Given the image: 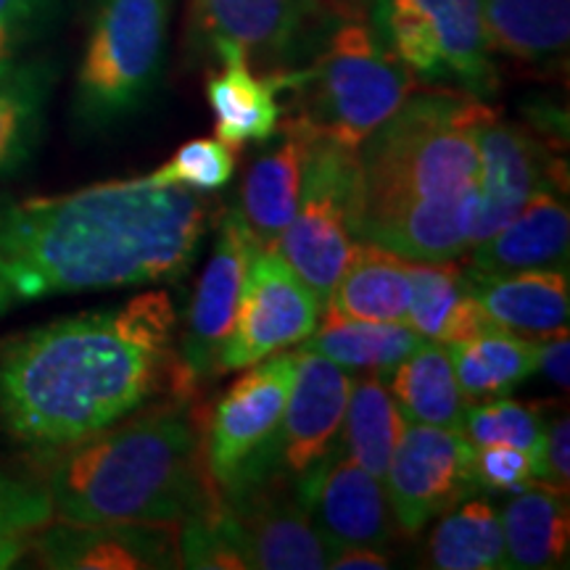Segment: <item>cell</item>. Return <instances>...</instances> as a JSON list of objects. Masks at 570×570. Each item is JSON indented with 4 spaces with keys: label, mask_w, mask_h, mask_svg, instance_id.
<instances>
[{
    "label": "cell",
    "mask_w": 570,
    "mask_h": 570,
    "mask_svg": "<svg viewBox=\"0 0 570 570\" xmlns=\"http://www.w3.org/2000/svg\"><path fill=\"white\" fill-rule=\"evenodd\" d=\"M177 325L173 296L154 288L3 338L0 428L48 458L159 399H183Z\"/></svg>",
    "instance_id": "6da1fadb"
},
{
    "label": "cell",
    "mask_w": 570,
    "mask_h": 570,
    "mask_svg": "<svg viewBox=\"0 0 570 570\" xmlns=\"http://www.w3.org/2000/svg\"><path fill=\"white\" fill-rule=\"evenodd\" d=\"M209 217L198 190L146 177L59 196L0 194V317L40 298L183 281Z\"/></svg>",
    "instance_id": "7a4b0ae2"
},
{
    "label": "cell",
    "mask_w": 570,
    "mask_h": 570,
    "mask_svg": "<svg viewBox=\"0 0 570 570\" xmlns=\"http://www.w3.org/2000/svg\"><path fill=\"white\" fill-rule=\"evenodd\" d=\"M40 460L53 520L69 523L180 525L223 497L206 462L198 399H159Z\"/></svg>",
    "instance_id": "3957f363"
},
{
    "label": "cell",
    "mask_w": 570,
    "mask_h": 570,
    "mask_svg": "<svg viewBox=\"0 0 570 570\" xmlns=\"http://www.w3.org/2000/svg\"><path fill=\"white\" fill-rule=\"evenodd\" d=\"M497 111L483 98L433 88L410 98L356 148L354 244L381 246L417 214L479 190V135Z\"/></svg>",
    "instance_id": "277c9868"
},
{
    "label": "cell",
    "mask_w": 570,
    "mask_h": 570,
    "mask_svg": "<svg viewBox=\"0 0 570 570\" xmlns=\"http://www.w3.org/2000/svg\"><path fill=\"white\" fill-rule=\"evenodd\" d=\"M294 96L291 119L312 138L356 148L415 92L417 80L354 13L338 17L302 67L275 71Z\"/></svg>",
    "instance_id": "5b68a950"
},
{
    "label": "cell",
    "mask_w": 570,
    "mask_h": 570,
    "mask_svg": "<svg viewBox=\"0 0 570 570\" xmlns=\"http://www.w3.org/2000/svg\"><path fill=\"white\" fill-rule=\"evenodd\" d=\"M175 0H98L75 85V119L106 130L138 114L159 85Z\"/></svg>",
    "instance_id": "8992f818"
},
{
    "label": "cell",
    "mask_w": 570,
    "mask_h": 570,
    "mask_svg": "<svg viewBox=\"0 0 570 570\" xmlns=\"http://www.w3.org/2000/svg\"><path fill=\"white\" fill-rule=\"evenodd\" d=\"M377 40L433 88L494 96L499 71L483 24V0H365Z\"/></svg>",
    "instance_id": "52a82bcc"
},
{
    "label": "cell",
    "mask_w": 570,
    "mask_h": 570,
    "mask_svg": "<svg viewBox=\"0 0 570 570\" xmlns=\"http://www.w3.org/2000/svg\"><path fill=\"white\" fill-rule=\"evenodd\" d=\"M354 183L356 151L312 140L294 219L277 240V252L323 306L354 248Z\"/></svg>",
    "instance_id": "ba28073f"
},
{
    "label": "cell",
    "mask_w": 570,
    "mask_h": 570,
    "mask_svg": "<svg viewBox=\"0 0 570 570\" xmlns=\"http://www.w3.org/2000/svg\"><path fill=\"white\" fill-rule=\"evenodd\" d=\"M325 0H188V46L198 56L235 46L254 69L302 67L336 21Z\"/></svg>",
    "instance_id": "9c48e42d"
},
{
    "label": "cell",
    "mask_w": 570,
    "mask_h": 570,
    "mask_svg": "<svg viewBox=\"0 0 570 570\" xmlns=\"http://www.w3.org/2000/svg\"><path fill=\"white\" fill-rule=\"evenodd\" d=\"M354 377L315 352L298 348V373L275 436L225 491L256 481L296 483L336 452ZM223 491V494H225Z\"/></svg>",
    "instance_id": "30bf717a"
},
{
    "label": "cell",
    "mask_w": 570,
    "mask_h": 570,
    "mask_svg": "<svg viewBox=\"0 0 570 570\" xmlns=\"http://www.w3.org/2000/svg\"><path fill=\"white\" fill-rule=\"evenodd\" d=\"M323 304L277 248H256L217 377L246 370L269 354L298 346L315 331Z\"/></svg>",
    "instance_id": "8fae6325"
},
{
    "label": "cell",
    "mask_w": 570,
    "mask_h": 570,
    "mask_svg": "<svg viewBox=\"0 0 570 570\" xmlns=\"http://www.w3.org/2000/svg\"><path fill=\"white\" fill-rule=\"evenodd\" d=\"M256 248H262L248 230L238 206L219 217L217 238L206 259L194 302L185 315V327L177 344L180 365V396L194 402L204 383L217 377V362L233 331L235 309L244 291L248 265Z\"/></svg>",
    "instance_id": "7c38bea8"
},
{
    "label": "cell",
    "mask_w": 570,
    "mask_h": 570,
    "mask_svg": "<svg viewBox=\"0 0 570 570\" xmlns=\"http://www.w3.org/2000/svg\"><path fill=\"white\" fill-rule=\"evenodd\" d=\"M475 446L460 431L410 423L389 462L386 487L396 525L415 537L479 489Z\"/></svg>",
    "instance_id": "4fadbf2b"
},
{
    "label": "cell",
    "mask_w": 570,
    "mask_h": 570,
    "mask_svg": "<svg viewBox=\"0 0 570 570\" xmlns=\"http://www.w3.org/2000/svg\"><path fill=\"white\" fill-rule=\"evenodd\" d=\"M298 373L296 352H275L246 373L206 412V462L219 491L269 444Z\"/></svg>",
    "instance_id": "5bb4252c"
},
{
    "label": "cell",
    "mask_w": 570,
    "mask_h": 570,
    "mask_svg": "<svg viewBox=\"0 0 570 570\" xmlns=\"http://www.w3.org/2000/svg\"><path fill=\"white\" fill-rule=\"evenodd\" d=\"M27 552L56 570H175L183 568L177 523H69L51 520L35 531Z\"/></svg>",
    "instance_id": "9a60e30c"
},
{
    "label": "cell",
    "mask_w": 570,
    "mask_h": 570,
    "mask_svg": "<svg viewBox=\"0 0 570 570\" xmlns=\"http://www.w3.org/2000/svg\"><path fill=\"white\" fill-rule=\"evenodd\" d=\"M566 190V164L537 132L494 117L479 135V204L473 246L510 223L539 190ZM470 246V248H473Z\"/></svg>",
    "instance_id": "2e32d148"
},
{
    "label": "cell",
    "mask_w": 570,
    "mask_h": 570,
    "mask_svg": "<svg viewBox=\"0 0 570 570\" xmlns=\"http://www.w3.org/2000/svg\"><path fill=\"white\" fill-rule=\"evenodd\" d=\"M227 510L238 525L248 570H323L333 547L298 502L294 483L256 481L225 491Z\"/></svg>",
    "instance_id": "e0dca14e"
},
{
    "label": "cell",
    "mask_w": 570,
    "mask_h": 570,
    "mask_svg": "<svg viewBox=\"0 0 570 570\" xmlns=\"http://www.w3.org/2000/svg\"><path fill=\"white\" fill-rule=\"evenodd\" d=\"M298 502L333 547H375L386 550L394 539V512L386 487L352 458L336 452L323 465L294 483Z\"/></svg>",
    "instance_id": "ac0fdd59"
},
{
    "label": "cell",
    "mask_w": 570,
    "mask_h": 570,
    "mask_svg": "<svg viewBox=\"0 0 570 570\" xmlns=\"http://www.w3.org/2000/svg\"><path fill=\"white\" fill-rule=\"evenodd\" d=\"M209 59L223 67L206 77V98L214 114V138L230 146L235 154L248 142L275 138L283 119L281 80L275 71H256L246 53L235 46L214 48Z\"/></svg>",
    "instance_id": "d6986e66"
},
{
    "label": "cell",
    "mask_w": 570,
    "mask_h": 570,
    "mask_svg": "<svg viewBox=\"0 0 570 570\" xmlns=\"http://www.w3.org/2000/svg\"><path fill=\"white\" fill-rule=\"evenodd\" d=\"M570 214L560 190L544 188L508 225L473 246L470 273L510 275L523 269L568 267Z\"/></svg>",
    "instance_id": "ffe728a7"
},
{
    "label": "cell",
    "mask_w": 570,
    "mask_h": 570,
    "mask_svg": "<svg viewBox=\"0 0 570 570\" xmlns=\"http://www.w3.org/2000/svg\"><path fill=\"white\" fill-rule=\"evenodd\" d=\"M277 140L256 156L240 190V214L262 248H277V240L294 219L302 194L304 164L312 148V135L294 119L277 127Z\"/></svg>",
    "instance_id": "44dd1931"
},
{
    "label": "cell",
    "mask_w": 570,
    "mask_h": 570,
    "mask_svg": "<svg viewBox=\"0 0 570 570\" xmlns=\"http://www.w3.org/2000/svg\"><path fill=\"white\" fill-rule=\"evenodd\" d=\"M465 269L468 291L489 323L510 333L550 336L568 325L570 281L568 267L523 269L510 275H479Z\"/></svg>",
    "instance_id": "7402d4cb"
},
{
    "label": "cell",
    "mask_w": 570,
    "mask_h": 570,
    "mask_svg": "<svg viewBox=\"0 0 570 570\" xmlns=\"http://www.w3.org/2000/svg\"><path fill=\"white\" fill-rule=\"evenodd\" d=\"M407 259L389 248L356 240L344 273L323 306L325 317L407 323Z\"/></svg>",
    "instance_id": "603a6c76"
},
{
    "label": "cell",
    "mask_w": 570,
    "mask_h": 570,
    "mask_svg": "<svg viewBox=\"0 0 570 570\" xmlns=\"http://www.w3.org/2000/svg\"><path fill=\"white\" fill-rule=\"evenodd\" d=\"M410 306L407 323L420 336L436 344H452L497 331L468 291L465 269L454 259H407Z\"/></svg>",
    "instance_id": "cb8c5ba5"
},
{
    "label": "cell",
    "mask_w": 570,
    "mask_h": 570,
    "mask_svg": "<svg viewBox=\"0 0 570 570\" xmlns=\"http://www.w3.org/2000/svg\"><path fill=\"white\" fill-rule=\"evenodd\" d=\"M499 520H502L504 558L510 570H554L568 566V494L541 483L518 489L499 512Z\"/></svg>",
    "instance_id": "d4e9b609"
},
{
    "label": "cell",
    "mask_w": 570,
    "mask_h": 570,
    "mask_svg": "<svg viewBox=\"0 0 570 570\" xmlns=\"http://www.w3.org/2000/svg\"><path fill=\"white\" fill-rule=\"evenodd\" d=\"M386 386L410 423L462 431L470 399L462 394L444 344L423 341L391 370Z\"/></svg>",
    "instance_id": "484cf974"
},
{
    "label": "cell",
    "mask_w": 570,
    "mask_h": 570,
    "mask_svg": "<svg viewBox=\"0 0 570 570\" xmlns=\"http://www.w3.org/2000/svg\"><path fill=\"white\" fill-rule=\"evenodd\" d=\"M483 24L494 53L544 63L568 51L570 0H483Z\"/></svg>",
    "instance_id": "4316f807"
},
{
    "label": "cell",
    "mask_w": 570,
    "mask_h": 570,
    "mask_svg": "<svg viewBox=\"0 0 570 570\" xmlns=\"http://www.w3.org/2000/svg\"><path fill=\"white\" fill-rule=\"evenodd\" d=\"M410 323H373V320L323 317L302 344L304 352H315L336 362L344 370H362L386 377L399 362L407 360L423 344Z\"/></svg>",
    "instance_id": "83f0119b"
},
{
    "label": "cell",
    "mask_w": 570,
    "mask_h": 570,
    "mask_svg": "<svg viewBox=\"0 0 570 570\" xmlns=\"http://www.w3.org/2000/svg\"><path fill=\"white\" fill-rule=\"evenodd\" d=\"M444 346L462 394L470 402L510 394L525 377L537 373L539 365V341L502 327Z\"/></svg>",
    "instance_id": "f1b7e54d"
},
{
    "label": "cell",
    "mask_w": 570,
    "mask_h": 570,
    "mask_svg": "<svg viewBox=\"0 0 570 570\" xmlns=\"http://www.w3.org/2000/svg\"><path fill=\"white\" fill-rule=\"evenodd\" d=\"M407 425L410 420L391 396L386 377L370 373L352 386L338 433V452L383 481Z\"/></svg>",
    "instance_id": "f546056e"
},
{
    "label": "cell",
    "mask_w": 570,
    "mask_h": 570,
    "mask_svg": "<svg viewBox=\"0 0 570 570\" xmlns=\"http://www.w3.org/2000/svg\"><path fill=\"white\" fill-rule=\"evenodd\" d=\"M428 568L436 570H504V533L489 499H462L444 512L425 544Z\"/></svg>",
    "instance_id": "4dcf8cb0"
},
{
    "label": "cell",
    "mask_w": 570,
    "mask_h": 570,
    "mask_svg": "<svg viewBox=\"0 0 570 570\" xmlns=\"http://www.w3.org/2000/svg\"><path fill=\"white\" fill-rule=\"evenodd\" d=\"M53 75L46 63H13L0 77V177L17 173L38 148Z\"/></svg>",
    "instance_id": "1f68e13d"
},
{
    "label": "cell",
    "mask_w": 570,
    "mask_h": 570,
    "mask_svg": "<svg viewBox=\"0 0 570 570\" xmlns=\"http://www.w3.org/2000/svg\"><path fill=\"white\" fill-rule=\"evenodd\" d=\"M544 410L547 404L491 396L470 404L460 433L473 446H512L537 460L547 428Z\"/></svg>",
    "instance_id": "d6a6232c"
},
{
    "label": "cell",
    "mask_w": 570,
    "mask_h": 570,
    "mask_svg": "<svg viewBox=\"0 0 570 570\" xmlns=\"http://www.w3.org/2000/svg\"><path fill=\"white\" fill-rule=\"evenodd\" d=\"M53 520L51 499L40 481L0 473V570L17 566L35 531Z\"/></svg>",
    "instance_id": "836d02e7"
},
{
    "label": "cell",
    "mask_w": 570,
    "mask_h": 570,
    "mask_svg": "<svg viewBox=\"0 0 570 570\" xmlns=\"http://www.w3.org/2000/svg\"><path fill=\"white\" fill-rule=\"evenodd\" d=\"M233 173V148L217 138H198L177 148L167 164L146 175V180L154 185H183L198 194H212V190L225 188Z\"/></svg>",
    "instance_id": "e575fe53"
},
{
    "label": "cell",
    "mask_w": 570,
    "mask_h": 570,
    "mask_svg": "<svg viewBox=\"0 0 570 570\" xmlns=\"http://www.w3.org/2000/svg\"><path fill=\"white\" fill-rule=\"evenodd\" d=\"M475 483L489 491H518L537 483V460L512 446H475Z\"/></svg>",
    "instance_id": "d590c367"
},
{
    "label": "cell",
    "mask_w": 570,
    "mask_h": 570,
    "mask_svg": "<svg viewBox=\"0 0 570 570\" xmlns=\"http://www.w3.org/2000/svg\"><path fill=\"white\" fill-rule=\"evenodd\" d=\"M537 483L570 494V420L566 412L547 420L537 458Z\"/></svg>",
    "instance_id": "8d00e7d4"
},
{
    "label": "cell",
    "mask_w": 570,
    "mask_h": 570,
    "mask_svg": "<svg viewBox=\"0 0 570 570\" xmlns=\"http://www.w3.org/2000/svg\"><path fill=\"white\" fill-rule=\"evenodd\" d=\"M51 0H0V77L17 63L19 48L38 27Z\"/></svg>",
    "instance_id": "74e56055"
},
{
    "label": "cell",
    "mask_w": 570,
    "mask_h": 570,
    "mask_svg": "<svg viewBox=\"0 0 570 570\" xmlns=\"http://www.w3.org/2000/svg\"><path fill=\"white\" fill-rule=\"evenodd\" d=\"M570 341H568V327L562 331H554L550 336H544L539 341V365L537 370L547 381L552 383L554 389L568 391L570 383Z\"/></svg>",
    "instance_id": "f35d334b"
},
{
    "label": "cell",
    "mask_w": 570,
    "mask_h": 570,
    "mask_svg": "<svg viewBox=\"0 0 570 570\" xmlns=\"http://www.w3.org/2000/svg\"><path fill=\"white\" fill-rule=\"evenodd\" d=\"M391 566V558L383 550H375V547H338L333 552L331 566L333 570H386Z\"/></svg>",
    "instance_id": "ab89813d"
},
{
    "label": "cell",
    "mask_w": 570,
    "mask_h": 570,
    "mask_svg": "<svg viewBox=\"0 0 570 570\" xmlns=\"http://www.w3.org/2000/svg\"><path fill=\"white\" fill-rule=\"evenodd\" d=\"M333 3L338 6L341 11H352V13H356L360 9H365V0H333Z\"/></svg>",
    "instance_id": "60d3db41"
}]
</instances>
